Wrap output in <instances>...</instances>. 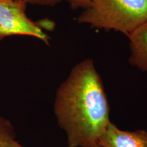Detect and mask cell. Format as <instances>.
Returning <instances> with one entry per match:
<instances>
[{
	"label": "cell",
	"mask_w": 147,
	"mask_h": 147,
	"mask_svg": "<svg viewBox=\"0 0 147 147\" xmlns=\"http://www.w3.org/2000/svg\"><path fill=\"white\" fill-rule=\"evenodd\" d=\"M53 111L65 133L67 147H91L106 131L110 104L100 74L91 59L74 66L58 87Z\"/></svg>",
	"instance_id": "1"
},
{
	"label": "cell",
	"mask_w": 147,
	"mask_h": 147,
	"mask_svg": "<svg viewBox=\"0 0 147 147\" xmlns=\"http://www.w3.org/2000/svg\"><path fill=\"white\" fill-rule=\"evenodd\" d=\"M147 21V0H93L78 23L117 31L127 36Z\"/></svg>",
	"instance_id": "2"
},
{
	"label": "cell",
	"mask_w": 147,
	"mask_h": 147,
	"mask_svg": "<svg viewBox=\"0 0 147 147\" xmlns=\"http://www.w3.org/2000/svg\"><path fill=\"white\" fill-rule=\"evenodd\" d=\"M27 3L25 0H0V40L24 35L35 37L49 45L50 37L27 16Z\"/></svg>",
	"instance_id": "3"
},
{
	"label": "cell",
	"mask_w": 147,
	"mask_h": 147,
	"mask_svg": "<svg viewBox=\"0 0 147 147\" xmlns=\"http://www.w3.org/2000/svg\"><path fill=\"white\" fill-rule=\"evenodd\" d=\"M98 144L101 147H147V130H123L110 122Z\"/></svg>",
	"instance_id": "4"
},
{
	"label": "cell",
	"mask_w": 147,
	"mask_h": 147,
	"mask_svg": "<svg viewBox=\"0 0 147 147\" xmlns=\"http://www.w3.org/2000/svg\"><path fill=\"white\" fill-rule=\"evenodd\" d=\"M131 51L129 63L147 73V21L127 36Z\"/></svg>",
	"instance_id": "5"
},
{
	"label": "cell",
	"mask_w": 147,
	"mask_h": 147,
	"mask_svg": "<svg viewBox=\"0 0 147 147\" xmlns=\"http://www.w3.org/2000/svg\"><path fill=\"white\" fill-rule=\"evenodd\" d=\"M15 129L10 119L0 115V147H25L16 140Z\"/></svg>",
	"instance_id": "6"
},
{
	"label": "cell",
	"mask_w": 147,
	"mask_h": 147,
	"mask_svg": "<svg viewBox=\"0 0 147 147\" xmlns=\"http://www.w3.org/2000/svg\"><path fill=\"white\" fill-rule=\"evenodd\" d=\"M69 3L70 8L72 10H76L78 8L87 9L90 6L93 0H65Z\"/></svg>",
	"instance_id": "7"
},
{
	"label": "cell",
	"mask_w": 147,
	"mask_h": 147,
	"mask_svg": "<svg viewBox=\"0 0 147 147\" xmlns=\"http://www.w3.org/2000/svg\"><path fill=\"white\" fill-rule=\"evenodd\" d=\"M27 3L33 5H47V6H53L60 3L63 0H25Z\"/></svg>",
	"instance_id": "8"
},
{
	"label": "cell",
	"mask_w": 147,
	"mask_h": 147,
	"mask_svg": "<svg viewBox=\"0 0 147 147\" xmlns=\"http://www.w3.org/2000/svg\"><path fill=\"white\" fill-rule=\"evenodd\" d=\"M91 147H101L100 145H99L98 144H95V145H93V146H91Z\"/></svg>",
	"instance_id": "9"
}]
</instances>
